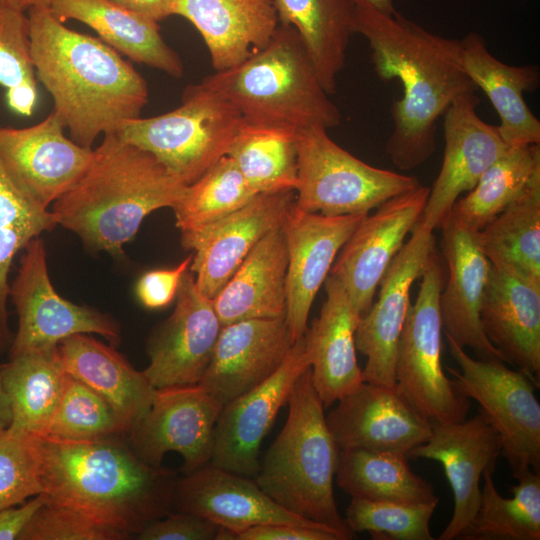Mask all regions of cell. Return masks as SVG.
Returning a JSON list of instances; mask_svg holds the SVG:
<instances>
[{"label":"cell","mask_w":540,"mask_h":540,"mask_svg":"<svg viewBox=\"0 0 540 540\" xmlns=\"http://www.w3.org/2000/svg\"><path fill=\"white\" fill-rule=\"evenodd\" d=\"M354 33L367 39L378 77L402 84L403 96L390 108L394 128L385 151L399 169H415L435 151L439 117L459 95L478 90L464 68L460 40L364 1L355 2Z\"/></svg>","instance_id":"obj_1"},{"label":"cell","mask_w":540,"mask_h":540,"mask_svg":"<svg viewBox=\"0 0 540 540\" xmlns=\"http://www.w3.org/2000/svg\"><path fill=\"white\" fill-rule=\"evenodd\" d=\"M37 81L53 99L70 138L92 149L100 134L116 133L141 116L146 80L98 37L67 27L50 7L28 10Z\"/></svg>","instance_id":"obj_2"},{"label":"cell","mask_w":540,"mask_h":540,"mask_svg":"<svg viewBox=\"0 0 540 540\" xmlns=\"http://www.w3.org/2000/svg\"><path fill=\"white\" fill-rule=\"evenodd\" d=\"M41 493L136 536L173 511L174 472L153 467L121 437L75 441L32 435Z\"/></svg>","instance_id":"obj_3"},{"label":"cell","mask_w":540,"mask_h":540,"mask_svg":"<svg viewBox=\"0 0 540 540\" xmlns=\"http://www.w3.org/2000/svg\"><path fill=\"white\" fill-rule=\"evenodd\" d=\"M186 186L151 153L109 133L51 212L57 225L77 234L86 247L119 257L144 218L172 208Z\"/></svg>","instance_id":"obj_4"},{"label":"cell","mask_w":540,"mask_h":540,"mask_svg":"<svg viewBox=\"0 0 540 540\" xmlns=\"http://www.w3.org/2000/svg\"><path fill=\"white\" fill-rule=\"evenodd\" d=\"M287 404V420L259 461L255 482L293 514L353 539L356 534L340 515L334 498L340 450L327 426L310 367L296 381Z\"/></svg>","instance_id":"obj_5"},{"label":"cell","mask_w":540,"mask_h":540,"mask_svg":"<svg viewBox=\"0 0 540 540\" xmlns=\"http://www.w3.org/2000/svg\"><path fill=\"white\" fill-rule=\"evenodd\" d=\"M251 124L300 130L341 123L297 31L279 24L268 43L240 64L204 77Z\"/></svg>","instance_id":"obj_6"},{"label":"cell","mask_w":540,"mask_h":540,"mask_svg":"<svg viewBox=\"0 0 540 540\" xmlns=\"http://www.w3.org/2000/svg\"><path fill=\"white\" fill-rule=\"evenodd\" d=\"M167 113L127 121L117 135L151 153L185 185L226 155L244 120L222 95L202 82L188 85Z\"/></svg>","instance_id":"obj_7"},{"label":"cell","mask_w":540,"mask_h":540,"mask_svg":"<svg viewBox=\"0 0 540 540\" xmlns=\"http://www.w3.org/2000/svg\"><path fill=\"white\" fill-rule=\"evenodd\" d=\"M295 207L339 216L369 213L420 185L413 176L373 167L336 144L322 126L297 130Z\"/></svg>","instance_id":"obj_8"},{"label":"cell","mask_w":540,"mask_h":540,"mask_svg":"<svg viewBox=\"0 0 540 540\" xmlns=\"http://www.w3.org/2000/svg\"><path fill=\"white\" fill-rule=\"evenodd\" d=\"M421 278L397 347L395 387L431 423L461 422L466 419L470 403L457 391L442 366L439 297L444 271L437 252Z\"/></svg>","instance_id":"obj_9"},{"label":"cell","mask_w":540,"mask_h":540,"mask_svg":"<svg viewBox=\"0 0 540 540\" xmlns=\"http://www.w3.org/2000/svg\"><path fill=\"white\" fill-rule=\"evenodd\" d=\"M449 350L460 371L448 368L454 386L480 404L497 431L501 453L512 475L525 469L540 472V404L535 384L518 369L497 359H474L447 337Z\"/></svg>","instance_id":"obj_10"},{"label":"cell","mask_w":540,"mask_h":540,"mask_svg":"<svg viewBox=\"0 0 540 540\" xmlns=\"http://www.w3.org/2000/svg\"><path fill=\"white\" fill-rule=\"evenodd\" d=\"M9 298L17 314V331L9 356L56 347L74 334H98L115 345L120 340L116 320L86 305L75 304L54 289L47 266L44 241L32 239L22 250Z\"/></svg>","instance_id":"obj_11"},{"label":"cell","mask_w":540,"mask_h":540,"mask_svg":"<svg viewBox=\"0 0 540 540\" xmlns=\"http://www.w3.org/2000/svg\"><path fill=\"white\" fill-rule=\"evenodd\" d=\"M411 232L385 272L376 302L361 316L355 332L356 350L367 359L363 382L396 384L397 347L411 306L410 290L436 253L433 230L416 222Z\"/></svg>","instance_id":"obj_12"},{"label":"cell","mask_w":540,"mask_h":540,"mask_svg":"<svg viewBox=\"0 0 540 540\" xmlns=\"http://www.w3.org/2000/svg\"><path fill=\"white\" fill-rule=\"evenodd\" d=\"M222 406L199 384L156 389L147 411L127 433L128 444L146 464L161 467L166 453L183 458L188 474L210 462Z\"/></svg>","instance_id":"obj_13"},{"label":"cell","mask_w":540,"mask_h":540,"mask_svg":"<svg viewBox=\"0 0 540 540\" xmlns=\"http://www.w3.org/2000/svg\"><path fill=\"white\" fill-rule=\"evenodd\" d=\"M310 367L305 338L297 339L280 367L267 379L225 404L218 416L210 464L255 477L260 446L298 378Z\"/></svg>","instance_id":"obj_14"},{"label":"cell","mask_w":540,"mask_h":540,"mask_svg":"<svg viewBox=\"0 0 540 540\" xmlns=\"http://www.w3.org/2000/svg\"><path fill=\"white\" fill-rule=\"evenodd\" d=\"M430 188L419 185L396 195L366 215L338 252L329 275L346 290L362 316L404 240L419 220Z\"/></svg>","instance_id":"obj_15"},{"label":"cell","mask_w":540,"mask_h":540,"mask_svg":"<svg viewBox=\"0 0 540 540\" xmlns=\"http://www.w3.org/2000/svg\"><path fill=\"white\" fill-rule=\"evenodd\" d=\"M65 129L54 109L33 126L0 127V160L19 190L41 209L68 191L92 158L93 149L68 138Z\"/></svg>","instance_id":"obj_16"},{"label":"cell","mask_w":540,"mask_h":540,"mask_svg":"<svg viewBox=\"0 0 540 540\" xmlns=\"http://www.w3.org/2000/svg\"><path fill=\"white\" fill-rule=\"evenodd\" d=\"M221 328L212 300L200 292L188 269L174 311L148 340L144 375L156 389L199 384Z\"/></svg>","instance_id":"obj_17"},{"label":"cell","mask_w":540,"mask_h":540,"mask_svg":"<svg viewBox=\"0 0 540 540\" xmlns=\"http://www.w3.org/2000/svg\"><path fill=\"white\" fill-rule=\"evenodd\" d=\"M478 104L476 93L466 92L459 95L443 114V162L417 221L428 229L440 227L460 195L469 192L509 147L498 127L478 116Z\"/></svg>","instance_id":"obj_18"},{"label":"cell","mask_w":540,"mask_h":540,"mask_svg":"<svg viewBox=\"0 0 540 540\" xmlns=\"http://www.w3.org/2000/svg\"><path fill=\"white\" fill-rule=\"evenodd\" d=\"M295 198L296 191L259 193L211 225L181 235L183 248L194 251L189 269L204 296L220 292L253 247L282 225Z\"/></svg>","instance_id":"obj_19"},{"label":"cell","mask_w":540,"mask_h":540,"mask_svg":"<svg viewBox=\"0 0 540 540\" xmlns=\"http://www.w3.org/2000/svg\"><path fill=\"white\" fill-rule=\"evenodd\" d=\"M368 213L325 216L294 205L282 230L288 253L285 319L295 342L304 336L310 308L341 247Z\"/></svg>","instance_id":"obj_20"},{"label":"cell","mask_w":540,"mask_h":540,"mask_svg":"<svg viewBox=\"0 0 540 540\" xmlns=\"http://www.w3.org/2000/svg\"><path fill=\"white\" fill-rule=\"evenodd\" d=\"M431 434L413 448L408 458L434 460L443 466L454 497L450 522L439 540L460 538L476 514L481 497L480 479L494 471L501 453L497 431L484 412L457 423H431Z\"/></svg>","instance_id":"obj_21"},{"label":"cell","mask_w":540,"mask_h":540,"mask_svg":"<svg viewBox=\"0 0 540 540\" xmlns=\"http://www.w3.org/2000/svg\"><path fill=\"white\" fill-rule=\"evenodd\" d=\"M337 402L325 418L339 450L360 448L408 456L431 434V422L395 386L363 382Z\"/></svg>","instance_id":"obj_22"},{"label":"cell","mask_w":540,"mask_h":540,"mask_svg":"<svg viewBox=\"0 0 540 540\" xmlns=\"http://www.w3.org/2000/svg\"><path fill=\"white\" fill-rule=\"evenodd\" d=\"M439 228L449 273L439 297L445 336L462 348H471L480 359L506 362L481 326L480 308L491 263L482 250L478 232L450 214Z\"/></svg>","instance_id":"obj_23"},{"label":"cell","mask_w":540,"mask_h":540,"mask_svg":"<svg viewBox=\"0 0 540 540\" xmlns=\"http://www.w3.org/2000/svg\"><path fill=\"white\" fill-rule=\"evenodd\" d=\"M293 343L285 316L222 326L199 385L223 407L272 375Z\"/></svg>","instance_id":"obj_24"},{"label":"cell","mask_w":540,"mask_h":540,"mask_svg":"<svg viewBox=\"0 0 540 540\" xmlns=\"http://www.w3.org/2000/svg\"><path fill=\"white\" fill-rule=\"evenodd\" d=\"M173 510L203 516L235 533L236 539L239 533L257 525L326 526L283 508L251 477L210 463L176 479Z\"/></svg>","instance_id":"obj_25"},{"label":"cell","mask_w":540,"mask_h":540,"mask_svg":"<svg viewBox=\"0 0 540 540\" xmlns=\"http://www.w3.org/2000/svg\"><path fill=\"white\" fill-rule=\"evenodd\" d=\"M484 334L507 363L539 386L540 282L511 268L490 266L481 308Z\"/></svg>","instance_id":"obj_26"},{"label":"cell","mask_w":540,"mask_h":540,"mask_svg":"<svg viewBox=\"0 0 540 540\" xmlns=\"http://www.w3.org/2000/svg\"><path fill=\"white\" fill-rule=\"evenodd\" d=\"M324 286L326 299L304 338L314 387L328 408L363 383L355 345L361 315L335 277Z\"/></svg>","instance_id":"obj_27"},{"label":"cell","mask_w":540,"mask_h":540,"mask_svg":"<svg viewBox=\"0 0 540 540\" xmlns=\"http://www.w3.org/2000/svg\"><path fill=\"white\" fill-rule=\"evenodd\" d=\"M172 15L197 29L215 71L236 66L263 48L279 25L273 0H172Z\"/></svg>","instance_id":"obj_28"},{"label":"cell","mask_w":540,"mask_h":540,"mask_svg":"<svg viewBox=\"0 0 540 540\" xmlns=\"http://www.w3.org/2000/svg\"><path fill=\"white\" fill-rule=\"evenodd\" d=\"M464 68L491 101L500 117L497 126L510 147L539 145L540 121L525 102L524 92H534L540 83L536 66H511L494 57L484 38L469 32L461 40Z\"/></svg>","instance_id":"obj_29"},{"label":"cell","mask_w":540,"mask_h":540,"mask_svg":"<svg viewBox=\"0 0 540 540\" xmlns=\"http://www.w3.org/2000/svg\"><path fill=\"white\" fill-rule=\"evenodd\" d=\"M287 265L288 253L281 225L253 247L211 299L221 325L284 317Z\"/></svg>","instance_id":"obj_30"},{"label":"cell","mask_w":540,"mask_h":540,"mask_svg":"<svg viewBox=\"0 0 540 540\" xmlns=\"http://www.w3.org/2000/svg\"><path fill=\"white\" fill-rule=\"evenodd\" d=\"M69 375L103 397L129 430L150 407L156 388L113 346L92 334H74L57 345Z\"/></svg>","instance_id":"obj_31"},{"label":"cell","mask_w":540,"mask_h":540,"mask_svg":"<svg viewBox=\"0 0 540 540\" xmlns=\"http://www.w3.org/2000/svg\"><path fill=\"white\" fill-rule=\"evenodd\" d=\"M50 9L63 22L76 20L93 29L129 60L181 78L184 65L165 42L158 22L109 0H53Z\"/></svg>","instance_id":"obj_32"},{"label":"cell","mask_w":540,"mask_h":540,"mask_svg":"<svg viewBox=\"0 0 540 540\" xmlns=\"http://www.w3.org/2000/svg\"><path fill=\"white\" fill-rule=\"evenodd\" d=\"M279 24L298 33L328 95L337 90L354 33V0H273Z\"/></svg>","instance_id":"obj_33"},{"label":"cell","mask_w":540,"mask_h":540,"mask_svg":"<svg viewBox=\"0 0 540 540\" xmlns=\"http://www.w3.org/2000/svg\"><path fill=\"white\" fill-rule=\"evenodd\" d=\"M66 371L57 346L9 356L0 364V379L8 397V427L43 435L60 399Z\"/></svg>","instance_id":"obj_34"},{"label":"cell","mask_w":540,"mask_h":540,"mask_svg":"<svg viewBox=\"0 0 540 540\" xmlns=\"http://www.w3.org/2000/svg\"><path fill=\"white\" fill-rule=\"evenodd\" d=\"M335 479L351 498L408 505L438 502L433 486L412 471L408 456L401 453L342 449Z\"/></svg>","instance_id":"obj_35"},{"label":"cell","mask_w":540,"mask_h":540,"mask_svg":"<svg viewBox=\"0 0 540 540\" xmlns=\"http://www.w3.org/2000/svg\"><path fill=\"white\" fill-rule=\"evenodd\" d=\"M226 155L256 193L296 191V130L244 121Z\"/></svg>","instance_id":"obj_36"},{"label":"cell","mask_w":540,"mask_h":540,"mask_svg":"<svg viewBox=\"0 0 540 540\" xmlns=\"http://www.w3.org/2000/svg\"><path fill=\"white\" fill-rule=\"evenodd\" d=\"M485 470L484 484L475 516L461 534L468 540H539L540 472L525 469L514 477L512 497L499 494L492 477Z\"/></svg>","instance_id":"obj_37"},{"label":"cell","mask_w":540,"mask_h":540,"mask_svg":"<svg viewBox=\"0 0 540 540\" xmlns=\"http://www.w3.org/2000/svg\"><path fill=\"white\" fill-rule=\"evenodd\" d=\"M540 177L539 145L508 147L450 212L458 222L481 231Z\"/></svg>","instance_id":"obj_38"},{"label":"cell","mask_w":540,"mask_h":540,"mask_svg":"<svg viewBox=\"0 0 540 540\" xmlns=\"http://www.w3.org/2000/svg\"><path fill=\"white\" fill-rule=\"evenodd\" d=\"M490 263L540 282V177L478 232Z\"/></svg>","instance_id":"obj_39"},{"label":"cell","mask_w":540,"mask_h":540,"mask_svg":"<svg viewBox=\"0 0 540 540\" xmlns=\"http://www.w3.org/2000/svg\"><path fill=\"white\" fill-rule=\"evenodd\" d=\"M57 223L49 209L34 205L16 186L0 160V354L12 342L8 323L9 272L15 256Z\"/></svg>","instance_id":"obj_40"},{"label":"cell","mask_w":540,"mask_h":540,"mask_svg":"<svg viewBox=\"0 0 540 540\" xmlns=\"http://www.w3.org/2000/svg\"><path fill=\"white\" fill-rule=\"evenodd\" d=\"M256 193L228 155L186 186L172 207L181 235L197 232L250 202Z\"/></svg>","instance_id":"obj_41"},{"label":"cell","mask_w":540,"mask_h":540,"mask_svg":"<svg viewBox=\"0 0 540 540\" xmlns=\"http://www.w3.org/2000/svg\"><path fill=\"white\" fill-rule=\"evenodd\" d=\"M128 426L112 406L86 384L66 373L47 436L75 441L122 437Z\"/></svg>","instance_id":"obj_42"},{"label":"cell","mask_w":540,"mask_h":540,"mask_svg":"<svg viewBox=\"0 0 540 540\" xmlns=\"http://www.w3.org/2000/svg\"><path fill=\"white\" fill-rule=\"evenodd\" d=\"M0 86L8 107L31 116L37 105V78L31 56L28 15L0 0Z\"/></svg>","instance_id":"obj_43"},{"label":"cell","mask_w":540,"mask_h":540,"mask_svg":"<svg viewBox=\"0 0 540 540\" xmlns=\"http://www.w3.org/2000/svg\"><path fill=\"white\" fill-rule=\"evenodd\" d=\"M438 502L408 505L352 498L345 521L376 540H432L429 523Z\"/></svg>","instance_id":"obj_44"},{"label":"cell","mask_w":540,"mask_h":540,"mask_svg":"<svg viewBox=\"0 0 540 540\" xmlns=\"http://www.w3.org/2000/svg\"><path fill=\"white\" fill-rule=\"evenodd\" d=\"M127 533L81 511L52 501L34 514L19 540H126Z\"/></svg>","instance_id":"obj_45"},{"label":"cell","mask_w":540,"mask_h":540,"mask_svg":"<svg viewBox=\"0 0 540 540\" xmlns=\"http://www.w3.org/2000/svg\"><path fill=\"white\" fill-rule=\"evenodd\" d=\"M41 494L33 436L0 429V509Z\"/></svg>","instance_id":"obj_46"},{"label":"cell","mask_w":540,"mask_h":540,"mask_svg":"<svg viewBox=\"0 0 540 540\" xmlns=\"http://www.w3.org/2000/svg\"><path fill=\"white\" fill-rule=\"evenodd\" d=\"M220 526L184 511L173 510L147 524L137 535L139 540H217Z\"/></svg>","instance_id":"obj_47"},{"label":"cell","mask_w":540,"mask_h":540,"mask_svg":"<svg viewBox=\"0 0 540 540\" xmlns=\"http://www.w3.org/2000/svg\"><path fill=\"white\" fill-rule=\"evenodd\" d=\"M193 255L188 256L176 267L147 271L138 280L136 295L148 309L168 306L176 297L185 272L190 268Z\"/></svg>","instance_id":"obj_48"},{"label":"cell","mask_w":540,"mask_h":540,"mask_svg":"<svg viewBox=\"0 0 540 540\" xmlns=\"http://www.w3.org/2000/svg\"><path fill=\"white\" fill-rule=\"evenodd\" d=\"M236 540H346L337 530L327 526L266 524L250 527Z\"/></svg>","instance_id":"obj_49"},{"label":"cell","mask_w":540,"mask_h":540,"mask_svg":"<svg viewBox=\"0 0 540 540\" xmlns=\"http://www.w3.org/2000/svg\"><path fill=\"white\" fill-rule=\"evenodd\" d=\"M45 501L46 496L41 493L20 505L0 509V540H19L24 529Z\"/></svg>","instance_id":"obj_50"},{"label":"cell","mask_w":540,"mask_h":540,"mask_svg":"<svg viewBox=\"0 0 540 540\" xmlns=\"http://www.w3.org/2000/svg\"><path fill=\"white\" fill-rule=\"evenodd\" d=\"M156 22L172 15V0H109Z\"/></svg>","instance_id":"obj_51"},{"label":"cell","mask_w":540,"mask_h":540,"mask_svg":"<svg viewBox=\"0 0 540 540\" xmlns=\"http://www.w3.org/2000/svg\"><path fill=\"white\" fill-rule=\"evenodd\" d=\"M5 4L21 11H28L33 7H50L53 0H1Z\"/></svg>","instance_id":"obj_52"},{"label":"cell","mask_w":540,"mask_h":540,"mask_svg":"<svg viewBox=\"0 0 540 540\" xmlns=\"http://www.w3.org/2000/svg\"><path fill=\"white\" fill-rule=\"evenodd\" d=\"M11 422V411L8 397L0 379V429L7 428Z\"/></svg>","instance_id":"obj_53"},{"label":"cell","mask_w":540,"mask_h":540,"mask_svg":"<svg viewBox=\"0 0 540 540\" xmlns=\"http://www.w3.org/2000/svg\"><path fill=\"white\" fill-rule=\"evenodd\" d=\"M355 2L358 1H364L377 10H379L381 13L391 16L393 15L397 10L394 7L393 0H354Z\"/></svg>","instance_id":"obj_54"}]
</instances>
